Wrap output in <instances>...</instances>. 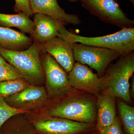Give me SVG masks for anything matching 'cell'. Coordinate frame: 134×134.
<instances>
[{"instance_id":"obj_9","label":"cell","mask_w":134,"mask_h":134,"mask_svg":"<svg viewBox=\"0 0 134 134\" xmlns=\"http://www.w3.org/2000/svg\"><path fill=\"white\" fill-rule=\"evenodd\" d=\"M31 122L37 131L43 134H75L90 127L86 123L57 117H44Z\"/></svg>"},{"instance_id":"obj_1","label":"cell","mask_w":134,"mask_h":134,"mask_svg":"<svg viewBox=\"0 0 134 134\" xmlns=\"http://www.w3.org/2000/svg\"><path fill=\"white\" fill-rule=\"evenodd\" d=\"M40 44L33 42L27 49L21 51L7 50L0 46V54L12 65L31 85L41 86L46 82L41 66Z\"/></svg>"},{"instance_id":"obj_26","label":"cell","mask_w":134,"mask_h":134,"mask_svg":"<svg viewBox=\"0 0 134 134\" xmlns=\"http://www.w3.org/2000/svg\"><path fill=\"white\" fill-rule=\"evenodd\" d=\"M68 1L70 2H76L78 1V0H68Z\"/></svg>"},{"instance_id":"obj_6","label":"cell","mask_w":134,"mask_h":134,"mask_svg":"<svg viewBox=\"0 0 134 134\" xmlns=\"http://www.w3.org/2000/svg\"><path fill=\"white\" fill-rule=\"evenodd\" d=\"M78 1L91 15L107 23L121 29L134 27V20L127 16L115 0Z\"/></svg>"},{"instance_id":"obj_27","label":"cell","mask_w":134,"mask_h":134,"mask_svg":"<svg viewBox=\"0 0 134 134\" xmlns=\"http://www.w3.org/2000/svg\"><path fill=\"white\" fill-rule=\"evenodd\" d=\"M129 1H130L131 2H132V3H133V4L134 5V0H129Z\"/></svg>"},{"instance_id":"obj_5","label":"cell","mask_w":134,"mask_h":134,"mask_svg":"<svg viewBox=\"0 0 134 134\" xmlns=\"http://www.w3.org/2000/svg\"><path fill=\"white\" fill-rule=\"evenodd\" d=\"M71 44L75 60L95 70L100 77L104 75L110 63L121 55L116 51L108 48L81 43Z\"/></svg>"},{"instance_id":"obj_11","label":"cell","mask_w":134,"mask_h":134,"mask_svg":"<svg viewBox=\"0 0 134 134\" xmlns=\"http://www.w3.org/2000/svg\"><path fill=\"white\" fill-rule=\"evenodd\" d=\"M34 29L30 34L33 42L41 44L58 36L60 28L67 25L64 22L47 15L37 13L34 14Z\"/></svg>"},{"instance_id":"obj_2","label":"cell","mask_w":134,"mask_h":134,"mask_svg":"<svg viewBox=\"0 0 134 134\" xmlns=\"http://www.w3.org/2000/svg\"><path fill=\"white\" fill-rule=\"evenodd\" d=\"M62 26L57 37L71 43H79L86 45L108 48L124 55L134 52V27L121 29L115 33L104 36L87 37L70 32Z\"/></svg>"},{"instance_id":"obj_12","label":"cell","mask_w":134,"mask_h":134,"mask_svg":"<svg viewBox=\"0 0 134 134\" xmlns=\"http://www.w3.org/2000/svg\"><path fill=\"white\" fill-rule=\"evenodd\" d=\"M47 98L44 87L31 85L21 92L7 97L4 99L11 107L25 110L42 104Z\"/></svg>"},{"instance_id":"obj_23","label":"cell","mask_w":134,"mask_h":134,"mask_svg":"<svg viewBox=\"0 0 134 134\" xmlns=\"http://www.w3.org/2000/svg\"><path fill=\"white\" fill-rule=\"evenodd\" d=\"M99 132V134H122L118 117L113 123L100 129Z\"/></svg>"},{"instance_id":"obj_16","label":"cell","mask_w":134,"mask_h":134,"mask_svg":"<svg viewBox=\"0 0 134 134\" xmlns=\"http://www.w3.org/2000/svg\"><path fill=\"white\" fill-rule=\"evenodd\" d=\"M0 134H43L37 131L22 114L9 119L0 129Z\"/></svg>"},{"instance_id":"obj_13","label":"cell","mask_w":134,"mask_h":134,"mask_svg":"<svg viewBox=\"0 0 134 134\" xmlns=\"http://www.w3.org/2000/svg\"><path fill=\"white\" fill-rule=\"evenodd\" d=\"M34 14L40 13L64 22L76 25L81 23L78 16L67 14L58 4L57 0H30Z\"/></svg>"},{"instance_id":"obj_19","label":"cell","mask_w":134,"mask_h":134,"mask_svg":"<svg viewBox=\"0 0 134 134\" xmlns=\"http://www.w3.org/2000/svg\"><path fill=\"white\" fill-rule=\"evenodd\" d=\"M118 109L126 134H134V108L123 100L118 102Z\"/></svg>"},{"instance_id":"obj_18","label":"cell","mask_w":134,"mask_h":134,"mask_svg":"<svg viewBox=\"0 0 134 134\" xmlns=\"http://www.w3.org/2000/svg\"><path fill=\"white\" fill-rule=\"evenodd\" d=\"M23 79L0 82V98H5L19 93L30 86L28 82Z\"/></svg>"},{"instance_id":"obj_4","label":"cell","mask_w":134,"mask_h":134,"mask_svg":"<svg viewBox=\"0 0 134 134\" xmlns=\"http://www.w3.org/2000/svg\"><path fill=\"white\" fill-rule=\"evenodd\" d=\"M97 108L90 99L75 97L69 99L51 109L48 115L86 123L95 121Z\"/></svg>"},{"instance_id":"obj_10","label":"cell","mask_w":134,"mask_h":134,"mask_svg":"<svg viewBox=\"0 0 134 134\" xmlns=\"http://www.w3.org/2000/svg\"><path fill=\"white\" fill-rule=\"evenodd\" d=\"M40 46L41 52L49 54L66 72L72 70L75 60L71 43L57 37Z\"/></svg>"},{"instance_id":"obj_8","label":"cell","mask_w":134,"mask_h":134,"mask_svg":"<svg viewBox=\"0 0 134 134\" xmlns=\"http://www.w3.org/2000/svg\"><path fill=\"white\" fill-rule=\"evenodd\" d=\"M105 73L103 77H99L88 67L77 62L75 63L68 77L71 87L98 94L105 90L109 83L110 75Z\"/></svg>"},{"instance_id":"obj_17","label":"cell","mask_w":134,"mask_h":134,"mask_svg":"<svg viewBox=\"0 0 134 134\" xmlns=\"http://www.w3.org/2000/svg\"><path fill=\"white\" fill-rule=\"evenodd\" d=\"M0 26L5 28L16 27L24 33L30 34L34 29L33 21L23 12L16 14L0 13Z\"/></svg>"},{"instance_id":"obj_21","label":"cell","mask_w":134,"mask_h":134,"mask_svg":"<svg viewBox=\"0 0 134 134\" xmlns=\"http://www.w3.org/2000/svg\"><path fill=\"white\" fill-rule=\"evenodd\" d=\"M21 78H23L21 75L17 70L0 66V82L11 81Z\"/></svg>"},{"instance_id":"obj_24","label":"cell","mask_w":134,"mask_h":134,"mask_svg":"<svg viewBox=\"0 0 134 134\" xmlns=\"http://www.w3.org/2000/svg\"><path fill=\"white\" fill-rule=\"evenodd\" d=\"M0 66H3L9 69L17 70L12 65L8 63L0 54Z\"/></svg>"},{"instance_id":"obj_3","label":"cell","mask_w":134,"mask_h":134,"mask_svg":"<svg viewBox=\"0 0 134 134\" xmlns=\"http://www.w3.org/2000/svg\"><path fill=\"white\" fill-rule=\"evenodd\" d=\"M120 57L106 72L110 75L108 86L104 91L126 102H132L129 80L134 72V52Z\"/></svg>"},{"instance_id":"obj_25","label":"cell","mask_w":134,"mask_h":134,"mask_svg":"<svg viewBox=\"0 0 134 134\" xmlns=\"http://www.w3.org/2000/svg\"><path fill=\"white\" fill-rule=\"evenodd\" d=\"M134 80H133V81H132V88H131V93L133 96L134 95Z\"/></svg>"},{"instance_id":"obj_7","label":"cell","mask_w":134,"mask_h":134,"mask_svg":"<svg viewBox=\"0 0 134 134\" xmlns=\"http://www.w3.org/2000/svg\"><path fill=\"white\" fill-rule=\"evenodd\" d=\"M40 58L49 95L53 97H57L69 91L72 87L65 70L47 53L41 52Z\"/></svg>"},{"instance_id":"obj_22","label":"cell","mask_w":134,"mask_h":134,"mask_svg":"<svg viewBox=\"0 0 134 134\" xmlns=\"http://www.w3.org/2000/svg\"><path fill=\"white\" fill-rule=\"evenodd\" d=\"M14 10L16 12H23L29 17L34 15L32 11L30 0H15Z\"/></svg>"},{"instance_id":"obj_20","label":"cell","mask_w":134,"mask_h":134,"mask_svg":"<svg viewBox=\"0 0 134 134\" xmlns=\"http://www.w3.org/2000/svg\"><path fill=\"white\" fill-rule=\"evenodd\" d=\"M25 112L24 110L11 107L6 103L4 98H0V129L10 118Z\"/></svg>"},{"instance_id":"obj_28","label":"cell","mask_w":134,"mask_h":134,"mask_svg":"<svg viewBox=\"0 0 134 134\" xmlns=\"http://www.w3.org/2000/svg\"><path fill=\"white\" fill-rule=\"evenodd\" d=\"M115 1H117V0H115Z\"/></svg>"},{"instance_id":"obj_15","label":"cell","mask_w":134,"mask_h":134,"mask_svg":"<svg viewBox=\"0 0 134 134\" xmlns=\"http://www.w3.org/2000/svg\"><path fill=\"white\" fill-rule=\"evenodd\" d=\"M33 43L24 33L10 28L0 26V46L7 50L21 51L29 48Z\"/></svg>"},{"instance_id":"obj_14","label":"cell","mask_w":134,"mask_h":134,"mask_svg":"<svg viewBox=\"0 0 134 134\" xmlns=\"http://www.w3.org/2000/svg\"><path fill=\"white\" fill-rule=\"evenodd\" d=\"M115 98L105 91L98 96L96 105L99 130L111 124L117 117Z\"/></svg>"}]
</instances>
